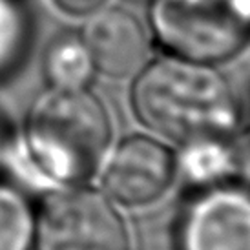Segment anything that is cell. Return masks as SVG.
Listing matches in <instances>:
<instances>
[{"label": "cell", "mask_w": 250, "mask_h": 250, "mask_svg": "<svg viewBox=\"0 0 250 250\" xmlns=\"http://www.w3.org/2000/svg\"><path fill=\"white\" fill-rule=\"evenodd\" d=\"M113 143L110 110L91 88H46L29 106L19 135L6 143V161L31 188L51 192L88 185Z\"/></svg>", "instance_id": "cell-1"}, {"label": "cell", "mask_w": 250, "mask_h": 250, "mask_svg": "<svg viewBox=\"0 0 250 250\" xmlns=\"http://www.w3.org/2000/svg\"><path fill=\"white\" fill-rule=\"evenodd\" d=\"M130 108L148 132L177 146L232 137L241 123L239 97L217 66L172 55L150 59L133 77Z\"/></svg>", "instance_id": "cell-2"}, {"label": "cell", "mask_w": 250, "mask_h": 250, "mask_svg": "<svg viewBox=\"0 0 250 250\" xmlns=\"http://www.w3.org/2000/svg\"><path fill=\"white\" fill-rule=\"evenodd\" d=\"M148 2V28L165 55L219 66L250 44V0Z\"/></svg>", "instance_id": "cell-3"}, {"label": "cell", "mask_w": 250, "mask_h": 250, "mask_svg": "<svg viewBox=\"0 0 250 250\" xmlns=\"http://www.w3.org/2000/svg\"><path fill=\"white\" fill-rule=\"evenodd\" d=\"M33 250H133V236L115 203L79 185L46 192L37 207Z\"/></svg>", "instance_id": "cell-4"}, {"label": "cell", "mask_w": 250, "mask_h": 250, "mask_svg": "<svg viewBox=\"0 0 250 250\" xmlns=\"http://www.w3.org/2000/svg\"><path fill=\"white\" fill-rule=\"evenodd\" d=\"M97 175L101 192L119 208H148L179 179L177 153L153 133H128L111 143Z\"/></svg>", "instance_id": "cell-5"}, {"label": "cell", "mask_w": 250, "mask_h": 250, "mask_svg": "<svg viewBox=\"0 0 250 250\" xmlns=\"http://www.w3.org/2000/svg\"><path fill=\"white\" fill-rule=\"evenodd\" d=\"M175 250H250V192L236 183L195 188L175 221Z\"/></svg>", "instance_id": "cell-6"}, {"label": "cell", "mask_w": 250, "mask_h": 250, "mask_svg": "<svg viewBox=\"0 0 250 250\" xmlns=\"http://www.w3.org/2000/svg\"><path fill=\"white\" fill-rule=\"evenodd\" d=\"M97 75L111 81L133 79L152 55L150 28L130 9L108 6L83 22L79 31Z\"/></svg>", "instance_id": "cell-7"}, {"label": "cell", "mask_w": 250, "mask_h": 250, "mask_svg": "<svg viewBox=\"0 0 250 250\" xmlns=\"http://www.w3.org/2000/svg\"><path fill=\"white\" fill-rule=\"evenodd\" d=\"M42 75L46 88L81 90L90 88L97 75L90 51L77 33H59L44 49Z\"/></svg>", "instance_id": "cell-8"}, {"label": "cell", "mask_w": 250, "mask_h": 250, "mask_svg": "<svg viewBox=\"0 0 250 250\" xmlns=\"http://www.w3.org/2000/svg\"><path fill=\"white\" fill-rule=\"evenodd\" d=\"M177 177L192 188H207L232 183L234 159L230 137L199 139L179 146L177 150Z\"/></svg>", "instance_id": "cell-9"}, {"label": "cell", "mask_w": 250, "mask_h": 250, "mask_svg": "<svg viewBox=\"0 0 250 250\" xmlns=\"http://www.w3.org/2000/svg\"><path fill=\"white\" fill-rule=\"evenodd\" d=\"M37 207L13 185L0 183V250H33Z\"/></svg>", "instance_id": "cell-10"}, {"label": "cell", "mask_w": 250, "mask_h": 250, "mask_svg": "<svg viewBox=\"0 0 250 250\" xmlns=\"http://www.w3.org/2000/svg\"><path fill=\"white\" fill-rule=\"evenodd\" d=\"M29 42V19L21 0H0V81L19 66Z\"/></svg>", "instance_id": "cell-11"}, {"label": "cell", "mask_w": 250, "mask_h": 250, "mask_svg": "<svg viewBox=\"0 0 250 250\" xmlns=\"http://www.w3.org/2000/svg\"><path fill=\"white\" fill-rule=\"evenodd\" d=\"M232 159H234V177L232 183L250 192V128L237 130L230 137Z\"/></svg>", "instance_id": "cell-12"}, {"label": "cell", "mask_w": 250, "mask_h": 250, "mask_svg": "<svg viewBox=\"0 0 250 250\" xmlns=\"http://www.w3.org/2000/svg\"><path fill=\"white\" fill-rule=\"evenodd\" d=\"M48 6L64 19L84 22L95 13L111 6L113 0H46Z\"/></svg>", "instance_id": "cell-13"}, {"label": "cell", "mask_w": 250, "mask_h": 250, "mask_svg": "<svg viewBox=\"0 0 250 250\" xmlns=\"http://www.w3.org/2000/svg\"><path fill=\"white\" fill-rule=\"evenodd\" d=\"M4 146H6V141H4V135H2V130H0V161H2V153H4Z\"/></svg>", "instance_id": "cell-14"}]
</instances>
